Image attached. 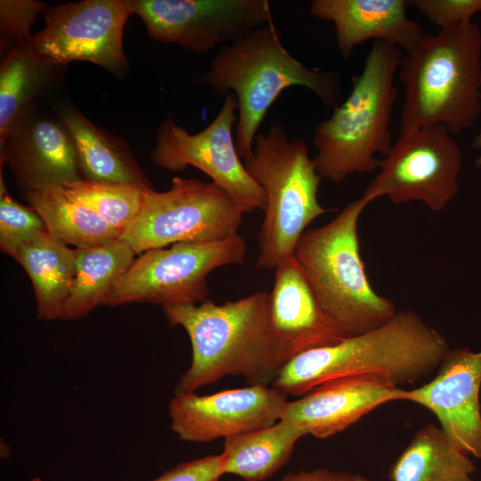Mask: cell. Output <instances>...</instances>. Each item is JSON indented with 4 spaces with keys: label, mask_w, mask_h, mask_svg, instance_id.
<instances>
[{
    "label": "cell",
    "mask_w": 481,
    "mask_h": 481,
    "mask_svg": "<svg viewBox=\"0 0 481 481\" xmlns=\"http://www.w3.org/2000/svg\"><path fill=\"white\" fill-rule=\"evenodd\" d=\"M162 309L169 326L183 328L192 345L191 365L175 395L196 392L227 376L269 385L290 360L273 331L266 291L223 304L207 299Z\"/></svg>",
    "instance_id": "cell-1"
},
{
    "label": "cell",
    "mask_w": 481,
    "mask_h": 481,
    "mask_svg": "<svg viewBox=\"0 0 481 481\" xmlns=\"http://www.w3.org/2000/svg\"><path fill=\"white\" fill-rule=\"evenodd\" d=\"M446 339L413 311H397L387 322L340 342L302 352L279 371L271 386L301 396L320 384L348 376L381 374L412 384L440 366Z\"/></svg>",
    "instance_id": "cell-2"
},
{
    "label": "cell",
    "mask_w": 481,
    "mask_h": 481,
    "mask_svg": "<svg viewBox=\"0 0 481 481\" xmlns=\"http://www.w3.org/2000/svg\"><path fill=\"white\" fill-rule=\"evenodd\" d=\"M202 79L219 95L225 96L231 90L236 95L239 117L234 139L242 159L252 153L259 126L285 89L306 87L332 109L341 94L340 75L310 69L294 58L273 22L222 45Z\"/></svg>",
    "instance_id": "cell-3"
},
{
    "label": "cell",
    "mask_w": 481,
    "mask_h": 481,
    "mask_svg": "<svg viewBox=\"0 0 481 481\" xmlns=\"http://www.w3.org/2000/svg\"><path fill=\"white\" fill-rule=\"evenodd\" d=\"M401 133L442 125L452 135L471 127L481 112V30L473 21L425 33L403 57Z\"/></svg>",
    "instance_id": "cell-4"
},
{
    "label": "cell",
    "mask_w": 481,
    "mask_h": 481,
    "mask_svg": "<svg viewBox=\"0 0 481 481\" xmlns=\"http://www.w3.org/2000/svg\"><path fill=\"white\" fill-rule=\"evenodd\" d=\"M403 53L394 44L373 41L362 72L351 77L346 100L316 126L314 161L322 178L341 183L354 174L372 172L380 161L376 155L391 151L389 126L398 95L394 78Z\"/></svg>",
    "instance_id": "cell-5"
},
{
    "label": "cell",
    "mask_w": 481,
    "mask_h": 481,
    "mask_svg": "<svg viewBox=\"0 0 481 481\" xmlns=\"http://www.w3.org/2000/svg\"><path fill=\"white\" fill-rule=\"evenodd\" d=\"M369 204L362 196L328 224L306 229L294 253L323 310L350 336L380 327L397 312L371 287L360 256L358 221Z\"/></svg>",
    "instance_id": "cell-6"
},
{
    "label": "cell",
    "mask_w": 481,
    "mask_h": 481,
    "mask_svg": "<svg viewBox=\"0 0 481 481\" xmlns=\"http://www.w3.org/2000/svg\"><path fill=\"white\" fill-rule=\"evenodd\" d=\"M244 166L265 191L266 206L257 234V269L274 270L294 256L306 227L329 212L318 200L322 176L302 139L289 140L283 125L272 121L257 134Z\"/></svg>",
    "instance_id": "cell-7"
},
{
    "label": "cell",
    "mask_w": 481,
    "mask_h": 481,
    "mask_svg": "<svg viewBox=\"0 0 481 481\" xmlns=\"http://www.w3.org/2000/svg\"><path fill=\"white\" fill-rule=\"evenodd\" d=\"M244 213L215 183L174 177L167 192L147 191L139 215L119 239L136 255L179 242L224 240L238 235Z\"/></svg>",
    "instance_id": "cell-8"
},
{
    "label": "cell",
    "mask_w": 481,
    "mask_h": 481,
    "mask_svg": "<svg viewBox=\"0 0 481 481\" xmlns=\"http://www.w3.org/2000/svg\"><path fill=\"white\" fill-rule=\"evenodd\" d=\"M247 246L238 234L208 242H179L135 258L107 296L104 306L148 303L163 306L207 300L208 275L245 262Z\"/></svg>",
    "instance_id": "cell-9"
},
{
    "label": "cell",
    "mask_w": 481,
    "mask_h": 481,
    "mask_svg": "<svg viewBox=\"0 0 481 481\" xmlns=\"http://www.w3.org/2000/svg\"><path fill=\"white\" fill-rule=\"evenodd\" d=\"M451 135L442 125L400 134L363 197L371 203L386 196L395 205L418 200L432 211H442L458 192L462 162Z\"/></svg>",
    "instance_id": "cell-10"
},
{
    "label": "cell",
    "mask_w": 481,
    "mask_h": 481,
    "mask_svg": "<svg viewBox=\"0 0 481 481\" xmlns=\"http://www.w3.org/2000/svg\"><path fill=\"white\" fill-rule=\"evenodd\" d=\"M236 110L237 97L230 92L214 120L197 134H190L172 117L165 118L151 159L158 167L169 171H182L189 166L201 170L230 193L245 213L265 210V191L249 175L236 150L232 135L238 120Z\"/></svg>",
    "instance_id": "cell-11"
},
{
    "label": "cell",
    "mask_w": 481,
    "mask_h": 481,
    "mask_svg": "<svg viewBox=\"0 0 481 481\" xmlns=\"http://www.w3.org/2000/svg\"><path fill=\"white\" fill-rule=\"evenodd\" d=\"M131 14L126 0L48 5L44 11L45 27L32 37V45L56 65L89 61L124 76L128 61L123 49V31Z\"/></svg>",
    "instance_id": "cell-12"
},
{
    "label": "cell",
    "mask_w": 481,
    "mask_h": 481,
    "mask_svg": "<svg viewBox=\"0 0 481 481\" xmlns=\"http://www.w3.org/2000/svg\"><path fill=\"white\" fill-rule=\"evenodd\" d=\"M148 35L190 51L206 53L272 23L266 0H126Z\"/></svg>",
    "instance_id": "cell-13"
},
{
    "label": "cell",
    "mask_w": 481,
    "mask_h": 481,
    "mask_svg": "<svg viewBox=\"0 0 481 481\" xmlns=\"http://www.w3.org/2000/svg\"><path fill=\"white\" fill-rule=\"evenodd\" d=\"M288 401L273 387L257 384L206 395L175 394L167 412L171 429L182 441L207 443L276 423Z\"/></svg>",
    "instance_id": "cell-14"
},
{
    "label": "cell",
    "mask_w": 481,
    "mask_h": 481,
    "mask_svg": "<svg viewBox=\"0 0 481 481\" xmlns=\"http://www.w3.org/2000/svg\"><path fill=\"white\" fill-rule=\"evenodd\" d=\"M437 370L423 386L404 389L402 401L429 410L455 446L481 460V351L449 349Z\"/></svg>",
    "instance_id": "cell-15"
},
{
    "label": "cell",
    "mask_w": 481,
    "mask_h": 481,
    "mask_svg": "<svg viewBox=\"0 0 481 481\" xmlns=\"http://www.w3.org/2000/svg\"><path fill=\"white\" fill-rule=\"evenodd\" d=\"M404 389L381 374L331 379L288 401L281 419L305 436L325 439L340 433L388 402L403 400Z\"/></svg>",
    "instance_id": "cell-16"
},
{
    "label": "cell",
    "mask_w": 481,
    "mask_h": 481,
    "mask_svg": "<svg viewBox=\"0 0 481 481\" xmlns=\"http://www.w3.org/2000/svg\"><path fill=\"white\" fill-rule=\"evenodd\" d=\"M0 160L9 166L22 192L83 180L76 148L60 118L32 112L0 142Z\"/></svg>",
    "instance_id": "cell-17"
},
{
    "label": "cell",
    "mask_w": 481,
    "mask_h": 481,
    "mask_svg": "<svg viewBox=\"0 0 481 481\" xmlns=\"http://www.w3.org/2000/svg\"><path fill=\"white\" fill-rule=\"evenodd\" d=\"M269 293L273 331L289 358L351 337L322 307L295 256L274 269Z\"/></svg>",
    "instance_id": "cell-18"
},
{
    "label": "cell",
    "mask_w": 481,
    "mask_h": 481,
    "mask_svg": "<svg viewBox=\"0 0 481 481\" xmlns=\"http://www.w3.org/2000/svg\"><path fill=\"white\" fill-rule=\"evenodd\" d=\"M406 5L404 0H314L309 12L333 23L338 53L347 61L357 45L370 39L411 52L425 31L407 16Z\"/></svg>",
    "instance_id": "cell-19"
},
{
    "label": "cell",
    "mask_w": 481,
    "mask_h": 481,
    "mask_svg": "<svg viewBox=\"0 0 481 481\" xmlns=\"http://www.w3.org/2000/svg\"><path fill=\"white\" fill-rule=\"evenodd\" d=\"M57 113L72 137L83 180L152 187L124 139L94 125L74 105Z\"/></svg>",
    "instance_id": "cell-20"
},
{
    "label": "cell",
    "mask_w": 481,
    "mask_h": 481,
    "mask_svg": "<svg viewBox=\"0 0 481 481\" xmlns=\"http://www.w3.org/2000/svg\"><path fill=\"white\" fill-rule=\"evenodd\" d=\"M65 68L35 49L32 40L10 49L0 66V142L36 110L38 100Z\"/></svg>",
    "instance_id": "cell-21"
},
{
    "label": "cell",
    "mask_w": 481,
    "mask_h": 481,
    "mask_svg": "<svg viewBox=\"0 0 481 481\" xmlns=\"http://www.w3.org/2000/svg\"><path fill=\"white\" fill-rule=\"evenodd\" d=\"M12 257L22 265L32 282L37 318L61 319L75 278V249L45 231L25 240Z\"/></svg>",
    "instance_id": "cell-22"
},
{
    "label": "cell",
    "mask_w": 481,
    "mask_h": 481,
    "mask_svg": "<svg viewBox=\"0 0 481 481\" xmlns=\"http://www.w3.org/2000/svg\"><path fill=\"white\" fill-rule=\"evenodd\" d=\"M305 436L290 422L276 423L224 438V474L245 481H264L273 477L291 458L295 445Z\"/></svg>",
    "instance_id": "cell-23"
},
{
    "label": "cell",
    "mask_w": 481,
    "mask_h": 481,
    "mask_svg": "<svg viewBox=\"0 0 481 481\" xmlns=\"http://www.w3.org/2000/svg\"><path fill=\"white\" fill-rule=\"evenodd\" d=\"M75 278L61 317L65 321L82 318L103 305L136 255L119 238L97 247L75 249Z\"/></svg>",
    "instance_id": "cell-24"
},
{
    "label": "cell",
    "mask_w": 481,
    "mask_h": 481,
    "mask_svg": "<svg viewBox=\"0 0 481 481\" xmlns=\"http://www.w3.org/2000/svg\"><path fill=\"white\" fill-rule=\"evenodd\" d=\"M476 468L440 427L428 423L419 429L391 465V481H474Z\"/></svg>",
    "instance_id": "cell-25"
},
{
    "label": "cell",
    "mask_w": 481,
    "mask_h": 481,
    "mask_svg": "<svg viewBox=\"0 0 481 481\" xmlns=\"http://www.w3.org/2000/svg\"><path fill=\"white\" fill-rule=\"evenodd\" d=\"M43 219L46 231L76 249L97 247L119 238L97 213L52 184L23 193Z\"/></svg>",
    "instance_id": "cell-26"
},
{
    "label": "cell",
    "mask_w": 481,
    "mask_h": 481,
    "mask_svg": "<svg viewBox=\"0 0 481 481\" xmlns=\"http://www.w3.org/2000/svg\"><path fill=\"white\" fill-rule=\"evenodd\" d=\"M97 213L119 236L139 215L148 190L137 184L81 180L62 186Z\"/></svg>",
    "instance_id": "cell-27"
},
{
    "label": "cell",
    "mask_w": 481,
    "mask_h": 481,
    "mask_svg": "<svg viewBox=\"0 0 481 481\" xmlns=\"http://www.w3.org/2000/svg\"><path fill=\"white\" fill-rule=\"evenodd\" d=\"M46 231L37 212L17 202L7 192L0 173V247L12 257L17 248L30 236Z\"/></svg>",
    "instance_id": "cell-28"
},
{
    "label": "cell",
    "mask_w": 481,
    "mask_h": 481,
    "mask_svg": "<svg viewBox=\"0 0 481 481\" xmlns=\"http://www.w3.org/2000/svg\"><path fill=\"white\" fill-rule=\"evenodd\" d=\"M48 7L45 3L31 0H1V53L32 40L30 27L37 13Z\"/></svg>",
    "instance_id": "cell-29"
},
{
    "label": "cell",
    "mask_w": 481,
    "mask_h": 481,
    "mask_svg": "<svg viewBox=\"0 0 481 481\" xmlns=\"http://www.w3.org/2000/svg\"><path fill=\"white\" fill-rule=\"evenodd\" d=\"M406 3L441 29L472 21V17L481 12V0H409Z\"/></svg>",
    "instance_id": "cell-30"
},
{
    "label": "cell",
    "mask_w": 481,
    "mask_h": 481,
    "mask_svg": "<svg viewBox=\"0 0 481 481\" xmlns=\"http://www.w3.org/2000/svg\"><path fill=\"white\" fill-rule=\"evenodd\" d=\"M224 475L222 454H209L181 462L152 481H219Z\"/></svg>",
    "instance_id": "cell-31"
},
{
    "label": "cell",
    "mask_w": 481,
    "mask_h": 481,
    "mask_svg": "<svg viewBox=\"0 0 481 481\" xmlns=\"http://www.w3.org/2000/svg\"><path fill=\"white\" fill-rule=\"evenodd\" d=\"M277 481H371L366 477L346 470L317 468L289 472Z\"/></svg>",
    "instance_id": "cell-32"
},
{
    "label": "cell",
    "mask_w": 481,
    "mask_h": 481,
    "mask_svg": "<svg viewBox=\"0 0 481 481\" xmlns=\"http://www.w3.org/2000/svg\"><path fill=\"white\" fill-rule=\"evenodd\" d=\"M472 146L473 148L478 150L480 151L479 156L477 157L476 160V165L477 167H481V129L479 132L474 136L472 140Z\"/></svg>",
    "instance_id": "cell-33"
}]
</instances>
